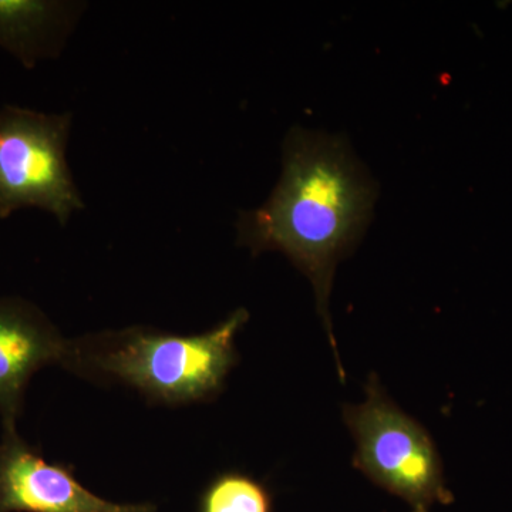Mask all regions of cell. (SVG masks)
Here are the masks:
<instances>
[{
  "mask_svg": "<svg viewBox=\"0 0 512 512\" xmlns=\"http://www.w3.org/2000/svg\"><path fill=\"white\" fill-rule=\"evenodd\" d=\"M376 185L340 137L295 127L284 143V167L271 197L242 212L238 242L254 254L282 252L315 289L323 329L340 380L346 373L329 312L336 266L365 234L376 201Z\"/></svg>",
  "mask_w": 512,
  "mask_h": 512,
  "instance_id": "6da1fadb",
  "label": "cell"
},
{
  "mask_svg": "<svg viewBox=\"0 0 512 512\" xmlns=\"http://www.w3.org/2000/svg\"><path fill=\"white\" fill-rule=\"evenodd\" d=\"M248 320L247 309H237L200 335L128 328L70 340L63 367L87 379L133 387L153 403L211 402L238 365L235 338Z\"/></svg>",
  "mask_w": 512,
  "mask_h": 512,
  "instance_id": "7a4b0ae2",
  "label": "cell"
},
{
  "mask_svg": "<svg viewBox=\"0 0 512 512\" xmlns=\"http://www.w3.org/2000/svg\"><path fill=\"white\" fill-rule=\"evenodd\" d=\"M366 400L345 404L342 419L355 441L352 466L412 512L453 503L444 480L443 460L429 430L404 412L372 373Z\"/></svg>",
  "mask_w": 512,
  "mask_h": 512,
  "instance_id": "3957f363",
  "label": "cell"
},
{
  "mask_svg": "<svg viewBox=\"0 0 512 512\" xmlns=\"http://www.w3.org/2000/svg\"><path fill=\"white\" fill-rule=\"evenodd\" d=\"M72 116L25 107L0 109V218L25 208L66 225L84 202L67 163Z\"/></svg>",
  "mask_w": 512,
  "mask_h": 512,
  "instance_id": "277c9868",
  "label": "cell"
},
{
  "mask_svg": "<svg viewBox=\"0 0 512 512\" xmlns=\"http://www.w3.org/2000/svg\"><path fill=\"white\" fill-rule=\"evenodd\" d=\"M0 512H156L151 504H116L87 490L64 464L49 463L18 430L0 440Z\"/></svg>",
  "mask_w": 512,
  "mask_h": 512,
  "instance_id": "5b68a950",
  "label": "cell"
},
{
  "mask_svg": "<svg viewBox=\"0 0 512 512\" xmlns=\"http://www.w3.org/2000/svg\"><path fill=\"white\" fill-rule=\"evenodd\" d=\"M70 340L22 298H0V419L16 429L30 379L49 365L66 363Z\"/></svg>",
  "mask_w": 512,
  "mask_h": 512,
  "instance_id": "8992f818",
  "label": "cell"
},
{
  "mask_svg": "<svg viewBox=\"0 0 512 512\" xmlns=\"http://www.w3.org/2000/svg\"><path fill=\"white\" fill-rule=\"evenodd\" d=\"M82 10L76 2L0 0V47L33 69L60 55Z\"/></svg>",
  "mask_w": 512,
  "mask_h": 512,
  "instance_id": "52a82bcc",
  "label": "cell"
},
{
  "mask_svg": "<svg viewBox=\"0 0 512 512\" xmlns=\"http://www.w3.org/2000/svg\"><path fill=\"white\" fill-rule=\"evenodd\" d=\"M200 512H274V497L255 477L225 471L205 488Z\"/></svg>",
  "mask_w": 512,
  "mask_h": 512,
  "instance_id": "ba28073f",
  "label": "cell"
}]
</instances>
